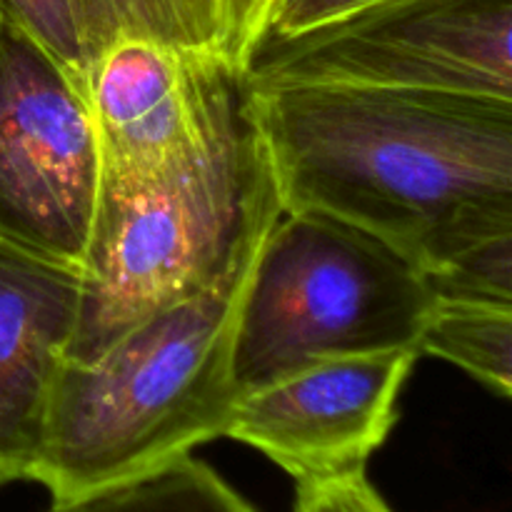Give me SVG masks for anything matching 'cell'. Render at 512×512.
<instances>
[{
	"label": "cell",
	"instance_id": "obj_3",
	"mask_svg": "<svg viewBox=\"0 0 512 512\" xmlns=\"http://www.w3.org/2000/svg\"><path fill=\"white\" fill-rule=\"evenodd\" d=\"M280 210L248 110L155 178L103 175L65 360H93L155 310L223 283L253 260Z\"/></svg>",
	"mask_w": 512,
	"mask_h": 512
},
{
	"label": "cell",
	"instance_id": "obj_11",
	"mask_svg": "<svg viewBox=\"0 0 512 512\" xmlns=\"http://www.w3.org/2000/svg\"><path fill=\"white\" fill-rule=\"evenodd\" d=\"M48 512H255L208 463L190 455L120 483L53 500Z\"/></svg>",
	"mask_w": 512,
	"mask_h": 512
},
{
	"label": "cell",
	"instance_id": "obj_17",
	"mask_svg": "<svg viewBox=\"0 0 512 512\" xmlns=\"http://www.w3.org/2000/svg\"><path fill=\"white\" fill-rule=\"evenodd\" d=\"M130 5V13H133L135 25H138V33L143 38H153L160 40V43H170V45H178L183 48L175 35L173 25H170L168 15H165L163 5L160 0H128Z\"/></svg>",
	"mask_w": 512,
	"mask_h": 512
},
{
	"label": "cell",
	"instance_id": "obj_7",
	"mask_svg": "<svg viewBox=\"0 0 512 512\" xmlns=\"http://www.w3.org/2000/svg\"><path fill=\"white\" fill-rule=\"evenodd\" d=\"M103 175L155 178L243 115L238 75L215 55L125 35L85 70Z\"/></svg>",
	"mask_w": 512,
	"mask_h": 512
},
{
	"label": "cell",
	"instance_id": "obj_12",
	"mask_svg": "<svg viewBox=\"0 0 512 512\" xmlns=\"http://www.w3.org/2000/svg\"><path fill=\"white\" fill-rule=\"evenodd\" d=\"M0 8L65 65L85 75L88 0H0Z\"/></svg>",
	"mask_w": 512,
	"mask_h": 512
},
{
	"label": "cell",
	"instance_id": "obj_9",
	"mask_svg": "<svg viewBox=\"0 0 512 512\" xmlns=\"http://www.w3.org/2000/svg\"><path fill=\"white\" fill-rule=\"evenodd\" d=\"M78 303V268L0 243V488L33 480Z\"/></svg>",
	"mask_w": 512,
	"mask_h": 512
},
{
	"label": "cell",
	"instance_id": "obj_16",
	"mask_svg": "<svg viewBox=\"0 0 512 512\" xmlns=\"http://www.w3.org/2000/svg\"><path fill=\"white\" fill-rule=\"evenodd\" d=\"M160 5L185 50L218 58L223 0H160Z\"/></svg>",
	"mask_w": 512,
	"mask_h": 512
},
{
	"label": "cell",
	"instance_id": "obj_15",
	"mask_svg": "<svg viewBox=\"0 0 512 512\" xmlns=\"http://www.w3.org/2000/svg\"><path fill=\"white\" fill-rule=\"evenodd\" d=\"M383 3L388 0H280L270 15L263 38H290V35L308 33Z\"/></svg>",
	"mask_w": 512,
	"mask_h": 512
},
{
	"label": "cell",
	"instance_id": "obj_8",
	"mask_svg": "<svg viewBox=\"0 0 512 512\" xmlns=\"http://www.w3.org/2000/svg\"><path fill=\"white\" fill-rule=\"evenodd\" d=\"M410 350L315 360L243 390L223 438L250 445L295 480L365 470L398 420Z\"/></svg>",
	"mask_w": 512,
	"mask_h": 512
},
{
	"label": "cell",
	"instance_id": "obj_10",
	"mask_svg": "<svg viewBox=\"0 0 512 512\" xmlns=\"http://www.w3.org/2000/svg\"><path fill=\"white\" fill-rule=\"evenodd\" d=\"M418 355L453 363L500 398L512 390V303L435 295Z\"/></svg>",
	"mask_w": 512,
	"mask_h": 512
},
{
	"label": "cell",
	"instance_id": "obj_14",
	"mask_svg": "<svg viewBox=\"0 0 512 512\" xmlns=\"http://www.w3.org/2000/svg\"><path fill=\"white\" fill-rule=\"evenodd\" d=\"M280 0H223V30L218 58L240 78L250 50L263 38Z\"/></svg>",
	"mask_w": 512,
	"mask_h": 512
},
{
	"label": "cell",
	"instance_id": "obj_13",
	"mask_svg": "<svg viewBox=\"0 0 512 512\" xmlns=\"http://www.w3.org/2000/svg\"><path fill=\"white\" fill-rule=\"evenodd\" d=\"M295 512H393L365 470L298 480Z\"/></svg>",
	"mask_w": 512,
	"mask_h": 512
},
{
	"label": "cell",
	"instance_id": "obj_5",
	"mask_svg": "<svg viewBox=\"0 0 512 512\" xmlns=\"http://www.w3.org/2000/svg\"><path fill=\"white\" fill-rule=\"evenodd\" d=\"M512 0H388L338 23L263 38L243 85L345 83L512 100Z\"/></svg>",
	"mask_w": 512,
	"mask_h": 512
},
{
	"label": "cell",
	"instance_id": "obj_1",
	"mask_svg": "<svg viewBox=\"0 0 512 512\" xmlns=\"http://www.w3.org/2000/svg\"><path fill=\"white\" fill-rule=\"evenodd\" d=\"M243 90L283 210L358 225L428 275L512 238V100L345 83Z\"/></svg>",
	"mask_w": 512,
	"mask_h": 512
},
{
	"label": "cell",
	"instance_id": "obj_4",
	"mask_svg": "<svg viewBox=\"0 0 512 512\" xmlns=\"http://www.w3.org/2000/svg\"><path fill=\"white\" fill-rule=\"evenodd\" d=\"M433 300L428 273L378 235L315 210H280L240 298L235 388L340 355H418Z\"/></svg>",
	"mask_w": 512,
	"mask_h": 512
},
{
	"label": "cell",
	"instance_id": "obj_18",
	"mask_svg": "<svg viewBox=\"0 0 512 512\" xmlns=\"http://www.w3.org/2000/svg\"><path fill=\"white\" fill-rule=\"evenodd\" d=\"M0 10H3V8H0Z\"/></svg>",
	"mask_w": 512,
	"mask_h": 512
},
{
	"label": "cell",
	"instance_id": "obj_6",
	"mask_svg": "<svg viewBox=\"0 0 512 512\" xmlns=\"http://www.w3.org/2000/svg\"><path fill=\"white\" fill-rule=\"evenodd\" d=\"M100 180L85 75L0 10V243L80 270Z\"/></svg>",
	"mask_w": 512,
	"mask_h": 512
},
{
	"label": "cell",
	"instance_id": "obj_2",
	"mask_svg": "<svg viewBox=\"0 0 512 512\" xmlns=\"http://www.w3.org/2000/svg\"><path fill=\"white\" fill-rule=\"evenodd\" d=\"M253 260L155 310L93 360H63L33 473L50 498L120 483L223 438L238 398L233 333Z\"/></svg>",
	"mask_w": 512,
	"mask_h": 512
}]
</instances>
